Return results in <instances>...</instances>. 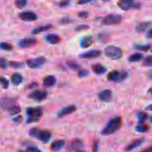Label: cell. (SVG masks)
Returning <instances> with one entry per match:
<instances>
[{"instance_id": "cell-1", "label": "cell", "mask_w": 152, "mask_h": 152, "mask_svg": "<svg viewBox=\"0 0 152 152\" xmlns=\"http://www.w3.org/2000/svg\"><path fill=\"white\" fill-rule=\"evenodd\" d=\"M123 123V118L121 117H116L111 118L102 131V135L107 136L114 134L120 129Z\"/></svg>"}, {"instance_id": "cell-2", "label": "cell", "mask_w": 152, "mask_h": 152, "mask_svg": "<svg viewBox=\"0 0 152 152\" xmlns=\"http://www.w3.org/2000/svg\"><path fill=\"white\" fill-rule=\"evenodd\" d=\"M27 114V124L34 123L39 121L42 116L43 111L41 108L39 107H30L26 109V110Z\"/></svg>"}, {"instance_id": "cell-3", "label": "cell", "mask_w": 152, "mask_h": 152, "mask_svg": "<svg viewBox=\"0 0 152 152\" xmlns=\"http://www.w3.org/2000/svg\"><path fill=\"white\" fill-rule=\"evenodd\" d=\"M29 135L44 143H48L52 137V133L49 131L37 128H32L29 131Z\"/></svg>"}, {"instance_id": "cell-4", "label": "cell", "mask_w": 152, "mask_h": 152, "mask_svg": "<svg viewBox=\"0 0 152 152\" xmlns=\"http://www.w3.org/2000/svg\"><path fill=\"white\" fill-rule=\"evenodd\" d=\"M105 55L112 60H118L123 57L122 49L116 46L109 45L105 48Z\"/></svg>"}, {"instance_id": "cell-5", "label": "cell", "mask_w": 152, "mask_h": 152, "mask_svg": "<svg viewBox=\"0 0 152 152\" xmlns=\"http://www.w3.org/2000/svg\"><path fill=\"white\" fill-rule=\"evenodd\" d=\"M128 77V73L125 71L113 70L110 72L107 75V79L110 82H121Z\"/></svg>"}, {"instance_id": "cell-6", "label": "cell", "mask_w": 152, "mask_h": 152, "mask_svg": "<svg viewBox=\"0 0 152 152\" xmlns=\"http://www.w3.org/2000/svg\"><path fill=\"white\" fill-rule=\"evenodd\" d=\"M46 62V58L43 57H39L34 59H30L27 61V66L32 69H37L42 67Z\"/></svg>"}, {"instance_id": "cell-7", "label": "cell", "mask_w": 152, "mask_h": 152, "mask_svg": "<svg viewBox=\"0 0 152 152\" xmlns=\"http://www.w3.org/2000/svg\"><path fill=\"white\" fill-rule=\"evenodd\" d=\"M122 20V17L118 14H109L105 17L102 20V23L106 26H110L120 23Z\"/></svg>"}, {"instance_id": "cell-8", "label": "cell", "mask_w": 152, "mask_h": 152, "mask_svg": "<svg viewBox=\"0 0 152 152\" xmlns=\"http://www.w3.org/2000/svg\"><path fill=\"white\" fill-rule=\"evenodd\" d=\"M48 95V93L46 90H36L33 92L30 93L28 95V97L29 98L36 101H42L47 98Z\"/></svg>"}, {"instance_id": "cell-9", "label": "cell", "mask_w": 152, "mask_h": 152, "mask_svg": "<svg viewBox=\"0 0 152 152\" xmlns=\"http://www.w3.org/2000/svg\"><path fill=\"white\" fill-rule=\"evenodd\" d=\"M102 54V52L98 49H92L89 51H86L80 54V58L85 60H91L99 57Z\"/></svg>"}, {"instance_id": "cell-10", "label": "cell", "mask_w": 152, "mask_h": 152, "mask_svg": "<svg viewBox=\"0 0 152 152\" xmlns=\"http://www.w3.org/2000/svg\"><path fill=\"white\" fill-rule=\"evenodd\" d=\"M19 18L24 22H33L37 19V16L33 11H23L19 14Z\"/></svg>"}, {"instance_id": "cell-11", "label": "cell", "mask_w": 152, "mask_h": 152, "mask_svg": "<svg viewBox=\"0 0 152 152\" xmlns=\"http://www.w3.org/2000/svg\"><path fill=\"white\" fill-rule=\"evenodd\" d=\"M118 5L122 10L125 11L129 10L137 6L134 0H120Z\"/></svg>"}, {"instance_id": "cell-12", "label": "cell", "mask_w": 152, "mask_h": 152, "mask_svg": "<svg viewBox=\"0 0 152 152\" xmlns=\"http://www.w3.org/2000/svg\"><path fill=\"white\" fill-rule=\"evenodd\" d=\"M98 98L102 102H109L113 98L112 92L109 89L103 90L98 94Z\"/></svg>"}, {"instance_id": "cell-13", "label": "cell", "mask_w": 152, "mask_h": 152, "mask_svg": "<svg viewBox=\"0 0 152 152\" xmlns=\"http://www.w3.org/2000/svg\"><path fill=\"white\" fill-rule=\"evenodd\" d=\"M36 43V39L33 37H28L20 40L18 42V46L22 48H26L34 46Z\"/></svg>"}, {"instance_id": "cell-14", "label": "cell", "mask_w": 152, "mask_h": 152, "mask_svg": "<svg viewBox=\"0 0 152 152\" xmlns=\"http://www.w3.org/2000/svg\"><path fill=\"white\" fill-rule=\"evenodd\" d=\"M83 146V142L82 140L79 138L73 140L71 144L68 146V150L70 151H76L80 150Z\"/></svg>"}, {"instance_id": "cell-15", "label": "cell", "mask_w": 152, "mask_h": 152, "mask_svg": "<svg viewBox=\"0 0 152 152\" xmlns=\"http://www.w3.org/2000/svg\"><path fill=\"white\" fill-rule=\"evenodd\" d=\"M76 110V107L75 106L71 105H68L67 106L61 109V110L58 113V117L59 118H62L63 117H65L66 115H69L75 112Z\"/></svg>"}, {"instance_id": "cell-16", "label": "cell", "mask_w": 152, "mask_h": 152, "mask_svg": "<svg viewBox=\"0 0 152 152\" xmlns=\"http://www.w3.org/2000/svg\"><path fill=\"white\" fill-rule=\"evenodd\" d=\"M144 141V138H139L134 140L131 143H130L125 148V151H131L136 149L137 147H140Z\"/></svg>"}, {"instance_id": "cell-17", "label": "cell", "mask_w": 152, "mask_h": 152, "mask_svg": "<svg viewBox=\"0 0 152 152\" xmlns=\"http://www.w3.org/2000/svg\"><path fill=\"white\" fill-rule=\"evenodd\" d=\"M93 43V37L92 36H86L82 37L80 41V46L83 49L90 47Z\"/></svg>"}, {"instance_id": "cell-18", "label": "cell", "mask_w": 152, "mask_h": 152, "mask_svg": "<svg viewBox=\"0 0 152 152\" xmlns=\"http://www.w3.org/2000/svg\"><path fill=\"white\" fill-rule=\"evenodd\" d=\"M57 83V79L54 75H48L43 81V85L45 87L49 88L53 87Z\"/></svg>"}, {"instance_id": "cell-19", "label": "cell", "mask_w": 152, "mask_h": 152, "mask_svg": "<svg viewBox=\"0 0 152 152\" xmlns=\"http://www.w3.org/2000/svg\"><path fill=\"white\" fill-rule=\"evenodd\" d=\"M64 144L65 142L62 140H55L51 144L50 146V149L53 151H58L63 148Z\"/></svg>"}, {"instance_id": "cell-20", "label": "cell", "mask_w": 152, "mask_h": 152, "mask_svg": "<svg viewBox=\"0 0 152 152\" xmlns=\"http://www.w3.org/2000/svg\"><path fill=\"white\" fill-rule=\"evenodd\" d=\"M15 105V101L10 98H4L0 102V106L7 110Z\"/></svg>"}, {"instance_id": "cell-21", "label": "cell", "mask_w": 152, "mask_h": 152, "mask_svg": "<svg viewBox=\"0 0 152 152\" xmlns=\"http://www.w3.org/2000/svg\"><path fill=\"white\" fill-rule=\"evenodd\" d=\"M46 41L52 45L57 44L60 41V37L56 34H48L45 37Z\"/></svg>"}, {"instance_id": "cell-22", "label": "cell", "mask_w": 152, "mask_h": 152, "mask_svg": "<svg viewBox=\"0 0 152 152\" xmlns=\"http://www.w3.org/2000/svg\"><path fill=\"white\" fill-rule=\"evenodd\" d=\"M23 81V77L19 73H14L11 77V82L12 84L15 86H18L22 83Z\"/></svg>"}, {"instance_id": "cell-23", "label": "cell", "mask_w": 152, "mask_h": 152, "mask_svg": "<svg viewBox=\"0 0 152 152\" xmlns=\"http://www.w3.org/2000/svg\"><path fill=\"white\" fill-rule=\"evenodd\" d=\"M52 25L51 24H46L44 26H39L37 27H36L34 29H33L32 30V33L33 34H38L42 32H44L46 30H48L52 28Z\"/></svg>"}, {"instance_id": "cell-24", "label": "cell", "mask_w": 152, "mask_h": 152, "mask_svg": "<svg viewBox=\"0 0 152 152\" xmlns=\"http://www.w3.org/2000/svg\"><path fill=\"white\" fill-rule=\"evenodd\" d=\"M151 23L149 22H142L138 23L135 27L136 30L137 32H143L146 30V29L151 25Z\"/></svg>"}, {"instance_id": "cell-25", "label": "cell", "mask_w": 152, "mask_h": 152, "mask_svg": "<svg viewBox=\"0 0 152 152\" xmlns=\"http://www.w3.org/2000/svg\"><path fill=\"white\" fill-rule=\"evenodd\" d=\"M93 71L96 74L101 75L106 72V68L100 64H96L93 66Z\"/></svg>"}, {"instance_id": "cell-26", "label": "cell", "mask_w": 152, "mask_h": 152, "mask_svg": "<svg viewBox=\"0 0 152 152\" xmlns=\"http://www.w3.org/2000/svg\"><path fill=\"white\" fill-rule=\"evenodd\" d=\"M144 58V56L142 54L136 52L131 54L129 58H128V61L131 62H138L141 61Z\"/></svg>"}, {"instance_id": "cell-27", "label": "cell", "mask_w": 152, "mask_h": 152, "mask_svg": "<svg viewBox=\"0 0 152 152\" xmlns=\"http://www.w3.org/2000/svg\"><path fill=\"white\" fill-rule=\"evenodd\" d=\"M66 65L72 70H78L80 68V65L77 62L72 60H68L66 62Z\"/></svg>"}, {"instance_id": "cell-28", "label": "cell", "mask_w": 152, "mask_h": 152, "mask_svg": "<svg viewBox=\"0 0 152 152\" xmlns=\"http://www.w3.org/2000/svg\"><path fill=\"white\" fill-rule=\"evenodd\" d=\"M137 118L139 124H144V123L147 120L148 118V115L147 113L140 111L137 113Z\"/></svg>"}, {"instance_id": "cell-29", "label": "cell", "mask_w": 152, "mask_h": 152, "mask_svg": "<svg viewBox=\"0 0 152 152\" xmlns=\"http://www.w3.org/2000/svg\"><path fill=\"white\" fill-rule=\"evenodd\" d=\"M148 129H149L148 126L145 124H139L136 127V130L137 132L142 133L147 132L148 130Z\"/></svg>"}, {"instance_id": "cell-30", "label": "cell", "mask_w": 152, "mask_h": 152, "mask_svg": "<svg viewBox=\"0 0 152 152\" xmlns=\"http://www.w3.org/2000/svg\"><path fill=\"white\" fill-rule=\"evenodd\" d=\"M8 111L10 115H16V114H18L20 112L21 109L19 106L14 105L11 108H10V109H9Z\"/></svg>"}, {"instance_id": "cell-31", "label": "cell", "mask_w": 152, "mask_h": 152, "mask_svg": "<svg viewBox=\"0 0 152 152\" xmlns=\"http://www.w3.org/2000/svg\"><path fill=\"white\" fill-rule=\"evenodd\" d=\"M0 49L4 51H10L13 49V46L11 44L7 42H1L0 43Z\"/></svg>"}, {"instance_id": "cell-32", "label": "cell", "mask_w": 152, "mask_h": 152, "mask_svg": "<svg viewBox=\"0 0 152 152\" xmlns=\"http://www.w3.org/2000/svg\"><path fill=\"white\" fill-rule=\"evenodd\" d=\"M15 5L17 8L22 9L27 5V1L26 0H16Z\"/></svg>"}, {"instance_id": "cell-33", "label": "cell", "mask_w": 152, "mask_h": 152, "mask_svg": "<svg viewBox=\"0 0 152 152\" xmlns=\"http://www.w3.org/2000/svg\"><path fill=\"white\" fill-rule=\"evenodd\" d=\"M0 84H1L3 89H6L9 87L10 83H9V81L6 78L4 77H0Z\"/></svg>"}, {"instance_id": "cell-34", "label": "cell", "mask_w": 152, "mask_h": 152, "mask_svg": "<svg viewBox=\"0 0 152 152\" xmlns=\"http://www.w3.org/2000/svg\"><path fill=\"white\" fill-rule=\"evenodd\" d=\"M143 65L146 67H152V55H149L144 60Z\"/></svg>"}, {"instance_id": "cell-35", "label": "cell", "mask_w": 152, "mask_h": 152, "mask_svg": "<svg viewBox=\"0 0 152 152\" xmlns=\"http://www.w3.org/2000/svg\"><path fill=\"white\" fill-rule=\"evenodd\" d=\"M151 48L150 45H135V48L136 49L143 51H147L148 49H150Z\"/></svg>"}, {"instance_id": "cell-36", "label": "cell", "mask_w": 152, "mask_h": 152, "mask_svg": "<svg viewBox=\"0 0 152 152\" xmlns=\"http://www.w3.org/2000/svg\"><path fill=\"white\" fill-rule=\"evenodd\" d=\"M9 63L5 58H0V68L6 69Z\"/></svg>"}, {"instance_id": "cell-37", "label": "cell", "mask_w": 152, "mask_h": 152, "mask_svg": "<svg viewBox=\"0 0 152 152\" xmlns=\"http://www.w3.org/2000/svg\"><path fill=\"white\" fill-rule=\"evenodd\" d=\"M89 73H90V72H89V70L83 69V70H80V71L79 72L78 76H79V77L80 78L85 77H86V76H87V75L89 74Z\"/></svg>"}, {"instance_id": "cell-38", "label": "cell", "mask_w": 152, "mask_h": 152, "mask_svg": "<svg viewBox=\"0 0 152 152\" xmlns=\"http://www.w3.org/2000/svg\"><path fill=\"white\" fill-rule=\"evenodd\" d=\"M9 64L13 67V68H21L23 66V64L22 63V62H17V61H10L9 62Z\"/></svg>"}, {"instance_id": "cell-39", "label": "cell", "mask_w": 152, "mask_h": 152, "mask_svg": "<svg viewBox=\"0 0 152 152\" xmlns=\"http://www.w3.org/2000/svg\"><path fill=\"white\" fill-rule=\"evenodd\" d=\"M108 35L105 33H100L98 34V39L100 42H105L107 40Z\"/></svg>"}, {"instance_id": "cell-40", "label": "cell", "mask_w": 152, "mask_h": 152, "mask_svg": "<svg viewBox=\"0 0 152 152\" xmlns=\"http://www.w3.org/2000/svg\"><path fill=\"white\" fill-rule=\"evenodd\" d=\"M89 29V26L86 24H80L77 26V27L75 28L76 31H82L85 30H87Z\"/></svg>"}, {"instance_id": "cell-41", "label": "cell", "mask_w": 152, "mask_h": 152, "mask_svg": "<svg viewBox=\"0 0 152 152\" xmlns=\"http://www.w3.org/2000/svg\"><path fill=\"white\" fill-rule=\"evenodd\" d=\"M71 1V0H61V1L59 3V5L61 7H67L70 4Z\"/></svg>"}, {"instance_id": "cell-42", "label": "cell", "mask_w": 152, "mask_h": 152, "mask_svg": "<svg viewBox=\"0 0 152 152\" xmlns=\"http://www.w3.org/2000/svg\"><path fill=\"white\" fill-rule=\"evenodd\" d=\"M27 151L28 152H42L39 148H37V147H32V146L27 147Z\"/></svg>"}, {"instance_id": "cell-43", "label": "cell", "mask_w": 152, "mask_h": 152, "mask_svg": "<svg viewBox=\"0 0 152 152\" xmlns=\"http://www.w3.org/2000/svg\"><path fill=\"white\" fill-rule=\"evenodd\" d=\"M22 120H23V117L22 115H19L13 119V121L17 124L20 123L22 121Z\"/></svg>"}, {"instance_id": "cell-44", "label": "cell", "mask_w": 152, "mask_h": 152, "mask_svg": "<svg viewBox=\"0 0 152 152\" xmlns=\"http://www.w3.org/2000/svg\"><path fill=\"white\" fill-rule=\"evenodd\" d=\"M92 151L93 152H98V141H97V140H95L93 142Z\"/></svg>"}, {"instance_id": "cell-45", "label": "cell", "mask_w": 152, "mask_h": 152, "mask_svg": "<svg viewBox=\"0 0 152 152\" xmlns=\"http://www.w3.org/2000/svg\"><path fill=\"white\" fill-rule=\"evenodd\" d=\"M93 1H94V0H79L78 4H80V5H83V4H88V3H90Z\"/></svg>"}, {"instance_id": "cell-46", "label": "cell", "mask_w": 152, "mask_h": 152, "mask_svg": "<svg viewBox=\"0 0 152 152\" xmlns=\"http://www.w3.org/2000/svg\"><path fill=\"white\" fill-rule=\"evenodd\" d=\"M89 13L87 11H81L79 13V16L82 19H86L88 17Z\"/></svg>"}, {"instance_id": "cell-47", "label": "cell", "mask_w": 152, "mask_h": 152, "mask_svg": "<svg viewBox=\"0 0 152 152\" xmlns=\"http://www.w3.org/2000/svg\"><path fill=\"white\" fill-rule=\"evenodd\" d=\"M70 22V19L67 18V17H64L63 19H62L60 21V23L62 24H68Z\"/></svg>"}, {"instance_id": "cell-48", "label": "cell", "mask_w": 152, "mask_h": 152, "mask_svg": "<svg viewBox=\"0 0 152 152\" xmlns=\"http://www.w3.org/2000/svg\"><path fill=\"white\" fill-rule=\"evenodd\" d=\"M147 37L148 38H150V39H152V29H150L147 33Z\"/></svg>"}, {"instance_id": "cell-49", "label": "cell", "mask_w": 152, "mask_h": 152, "mask_svg": "<svg viewBox=\"0 0 152 152\" xmlns=\"http://www.w3.org/2000/svg\"><path fill=\"white\" fill-rule=\"evenodd\" d=\"M140 152H152V146L149 147L148 148H147Z\"/></svg>"}, {"instance_id": "cell-50", "label": "cell", "mask_w": 152, "mask_h": 152, "mask_svg": "<svg viewBox=\"0 0 152 152\" xmlns=\"http://www.w3.org/2000/svg\"><path fill=\"white\" fill-rule=\"evenodd\" d=\"M37 84L36 83H31L29 86V87L30 88V89H31V88H33V87H36V86H37Z\"/></svg>"}, {"instance_id": "cell-51", "label": "cell", "mask_w": 152, "mask_h": 152, "mask_svg": "<svg viewBox=\"0 0 152 152\" xmlns=\"http://www.w3.org/2000/svg\"><path fill=\"white\" fill-rule=\"evenodd\" d=\"M146 110H150V111H152V104L148 105V106L146 107Z\"/></svg>"}, {"instance_id": "cell-52", "label": "cell", "mask_w": 152, "mask_h": 152, "mask_svg": "<svg viewBox=\"0 0 152 152\" xmlns=\"http://www.w3.org/2000/svg\"><path fill=\"white\" fill-rule=\"evenodd\" d=\"M148 92L152 95V87L151 88H150L149 90H148Z\"/></svg>"}, {"instance_id": "cell-53", "label": "cell", "mask_w": 152, "mask_h": 152, "mask_svg": "<svg viewBox=\"0 0 152 152\" xmlns=\"http://www.w3.org/2000/svg\"><path fill=\"white\" fill-rule=\"evenodd\" d=\"M102 1H103V2H108L110 1V0H102Z\"/></svg>"}, {"instance_id": "cell-54", "label": "cell", "mask_w": 152, "mask_h": 152, "mask_svg": "<svg viewBox=\"0 0 152 152\" xmlns=\"http://www.w3.org/2000/svg\"><path fill=\"white\" fill-rule=\"evenodd\" d=\"M19 152H28V151L27 150H26V151H24V150H20Z\"/></svg>"}, {"instance_id": "cell-55", "label": "cell", "mask_w": 152, "mask_h": 152, "mask_svg": "<svg viewBox=\"0 0 152 152\" xmlns=\"http://www.w3.org/2000/svg\"><path fill=\"white\" fill-rule=\"evenodd\" d=\"M150 122L152 123V115L151 116V117H150Z\"/></svg>"}, {"instance_id": "cell-56", "label": "cell", "mask_w": 152, "mask_h": 152, "mask_svg": "<svg viewBox=\"0 0 152 152\" xmlns=\"http://www.w3.org/2000/svg\"><path fill=\"white\" fill-rule=\"evenodd\" d=\"M79 152H86V151H79Z\"/></svg>"}, {"instance_id": "cell-57", "label": "cell", "mask_w": 152, "mask_h": 152, "mask_svg": "<svg viewBox=\"0 0 152 152\" xmlns=\"http://www.w3.org/2000/svg\"><path fill=\"white\" fill-rule=\"evenodd\" d=\"M151 52H152V49H151Z\"/></svg>"}]
</instances>
